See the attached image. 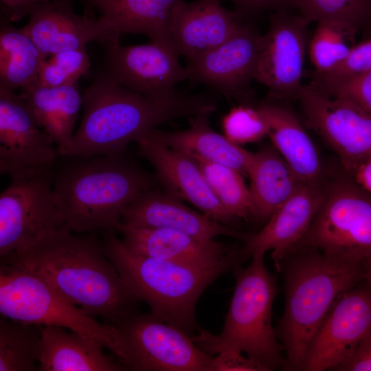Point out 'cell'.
<instances>
[{
    "mask_svg": "<svg viewBox=\"0 0 371 371\" xmlns=\"http://www.w3.org/2000/svg\"><path fill=\"white\" fill-rule=\"evenodd\" d=\"M210 115L201 113L188 118L189 125L184 130L169 132L155 128L151 133L168 146L195 160L227 166L247 175L254 153L214 131L209 122Z\"/></svg>",
    "mask_w": 371,
    "mask_h": 371,
    "instance_id": "cell-25",
    "label": "cell"
},
{
    "mask_svg": "<svg viewBox=\"0 0 371 371\" xmlns=\"http://www.w3.org/2000/svg\"><path fill=\"white\" fill-rule=\"evenodd\" d=\"M170 45L153 42L122 45L104 44L102 70L120 85L154 99H166L178 93L175 87L188 80L186 67Z\"/></svg>",
    "mask_w": 371,
    "mask_h": 371,
    "instance_id": "cell-12",
    "label": "cell"
},
{
    "mask_svg": "<svg viewBox=\"0 0 371 371\" xmlns=\"http://www.w3.org/2000/svg\"><path fill=\"white\" fill-rule=\"evenodd\" d=\"M20 97L27 105L39 126L58 144L60 128L58 105L53 88L43 86L38 79L21 88Z\"/></svg>",
    "mask_w": 371,
    "mask_h": 371,
    "instance_id": "cell-35",
    "label": "cell"
},
{
    "mask_svg": "<svg viewBox=\"0 0 371 371\" xmlns=\"http://www.w3.org/2000/svg\"><path fill=\"white\" fill-rule=\"evenodd\" d=\"M303 247L360 263L371 256V194L341 168L326 177L321 206L295 249Z\"/></svg>",
    "mask_w": 371,
    "mask_h": 371,
    "instance_id": "cell-8",
    "label": "cell"
},
{
    "mask_svg": "<svg viewBox=\"0 0 371 371\" xmlns=\"http://www.w3.org/2000/svg\"><path fill=\"white\" fill-rule=\"evenodd\" d=\"M56 326H41L39 371H122L128 368L95 339Z\"/></svg>",
    "mask_w": 371,
    "mask_h": 371,
    "instance_id": "cell-23",
    "label": "cell"
},
{
    "mask_svg": "<svg viewBox=\"0 0 371 371\" xmlns=\"http://www.w3.org/2000/svg\"><path fill=\"white\" fill-rule=\"evenodd\" d=\"M308 124L338 156L347 173L371 158V115L354 102L327 95L311 85L300 94Z\"/></svg>",
    "mask_w": 371,
    "mask_h": 371,
    "instance_id": "cell-11",
    "label": "cell"
},
{
    "mask_svg": "<svg viewBox=\"0 0 371 371\" xmlns=\"http://www.w3.org/2000/svg\"><path fill=\"white\" fill-rule=\"evenodd\" d=\"M21 27L47 58L52 54L86 48L93 41L119 42L121 34L108 19L74 12L68 0H52L34 8Z\"/></svg>",
    "mask_w": 371,
    "mask_h": 371,
    "instance_id": "cell-17",
    "label": "cell"
},
{
    "mask_svg": "<svg viewBox=\"0 0 371 371\" xmlns=\"http://www.w3.org/2000/svg\"><path fill=\"white\" fill-rule=\"evenodd\" d=\"M333 370L371 371V330L363 338L348 359Z\"/></svg>",
    "mask_w": 371,
    "mask_h": 371,
    "instance_id": "cell-39",
    "label": "cell"
},
{
    "mask_svg": "<svg viewBox=\"0 0 371 371\" xmlns=\"http://www.w3.org/2000/svg\"><path fill=\"white\" fill-rule=\"evenodd\" d=\"M52 0H1V7L4 12L3 19L16 22L23 17L29 15L36 6L48 3Z\"/></svg>",
    "mask_w": 371,
    "mask_h": 371,
    "instance_id": "cell-41",
    "label": "cell"
},
{
    "mask_svg": "<svg viewBox=\"0 0 371 371\" xmlns=\"http://www.w3.org/2000/svg\"><path fill=\"white\" fill-rule=\"evenodd\" d=\"M68 158L52 177L58 207L73 232H118L128 205L154 188L153 178L124 153Z\"/></svg>",
    "mask_w": 371,
    "mask_h": 371,
    "instance_id": "cell-4",
    "label": "cell"
},
{
    "mask_svg": "<svg viewBox=\"0 0 371 371\" xmlns=\"http://www.w3.org/2000/svg\"><path fill=\"white\" fill-rule=\"evenodd\" d=\"M326 179L302 183L273 213L261 231L249 235L241 247L244 259L271 251L274 266L281 271L284 261L304 237L321 206Z\"/></svg>",
    "mask_w": 371,
    "mask_h": 371,
    "instance_id": "cell-18",
    "label": "cell"
},
{
    "mask_svg": "<svg viewBox=\"0 0 371 371\" xmlns=\"http://www.w3.org/2000/svg\"><path fill=\"white\" fill-rule=\"evenodd\" d=\"M269 125L272 146L302 183L320 182L326 178L319 153L303 125L289 109L273 103L257 106Z\"/></svg>",
    "mask_w": 371,
    "mask_h": 371,
    "instance_id": "cell-24",
    "label": "cell"
},
{
    "mask_svg": "<svg viewBox=\"0 0 371 371\" xmlns=\"http://www.w3.org/2000/svg\"><path fill=\"white\" fill-rule=\"evenodd\" d=\"M89 67L86 48L61 52L41 63L38 79L43 86L52 88L74 85L88 72Z\"/></svg>",
    "mask_w": 371,
    "mask_h": 371,
    "instance_id": "cell-33",
    "label": "cell"
},
{
    "mask_svg": "<svg viewBox=\"0 0 371 371\" xmlns=\"http://www.w3.org/2000/svg\"><path fill=\"white\" fill-rule=\"evenodd\" d=\"M309 85L327 95L347 98L371 115V69L335 80Z\"/></svg>",
    "mask_w": 371,
    "mask_h": 371,
    "instance_id": "cell-36",
    "label": "cell"
},
{
    "mask_svg": "<svg viewBox=\"0 0 371 371\" xmlns=\"http://www.w3.org/2000/svg\"><path fill=\"white\" fill-rule=\"evenodd\" d=\"M47 58L21 29L3 19L0 26V87L14 90L38 78Z\"/></svg>",
    "mask_w": 371,
    "mask_h": 371,
    "instance_id": "cell-28",
    "label": "cell"
},
{
    "mask_svg": "<svg viewBox=\"0 0 371 371\" xmlns=\"http://www.w3.org/2000/svg\"><path fill=\"white\" fill-rule=\"evenodd\" d=\"M32 272L56 292L93 317L117 327L137 312L130 291L91 236L74 235L65 225L27 251L1 261Z\"/></svg>",
    "mask_w": 371,
    "mask_h": 371,
    "instance_id": "cell-1",
    "label": "cell"
},
{
    "mask_svg": "<svg viewBox=\"0 0 371 371\" xmlns=\"http://www.w3.org/2000/svg\"><path fill=\"white\" fill-rule=\"evenodd\" d=\"M118 232L129 248L153 258L199 265H213L230 260H245L241 247L201 239L173 229L122 223Z\"/></svg>",
    "mask_w": 371,
    "mask_h": 371,
    "instance_id": "cell-21",
    "label": "cell"
},
{
    "mask_svg": "<svg viewBox=\"0 0 371 371\" xmlns=\"http://www.w3.org/2000/svg\"><path fill=\"white\" fill-rule=\"evenodd\" d=\"M262 43V35L250 25L242 28L223 43L188 59V80L205 85L240 104H250L251 82Z\"/></svg>",
    "mask_w": 371,
    "mask_h": 371,
    "instance_id": "cell-15",
    "label": "cell"
},
{
    "mask_svg": "<svg viewBox=\"0 0 371 371\" xmlns=\"http://www.w3.org/2000/svg\"><path fill=\"white\" fill-rule=\"evenodd\" d=\"M54 144L20 95L0 87V172L12 177L52 169L59 157Z\"/></svg>",
    "mask_w": 371,
    "mask_h": 371,
    "instance_id": "cell-16",
    "label": "cell"
},
{
    "mask_svg": "<svg viewBox=\"0 0 371 371\" xmlns=\"http://www.w3.org/2000/svg\"><path fill=\"white\" fill-rule=\"evenodd\" d=\"M195 161L212 192L229 214L236 220L254 217L249 188L240 172L221 164Z\"/></svg>",
    "mask_w": 371,
    "mask_h": 371,
    "instance_id": "cell-30",
    "label": "cell"
},
{
    "mask_svg": "<svg viewBox=\"0 0 371 371\" xmlns=\"http://www.w3.org/2000/svg\"><path fill=\"white\" fill-rule=\"evenodd\" d=\"M234 11L221 0L179 1L172 13L168 35L171 45L187 59L203 54L229 38L244 25Z\"/></svg>",
    "mask_w": 371,
    "mask_h": 371,
    "instance_id": "cell-20",
    "label": "cell"
},
{
    "mask_svg": "<svg viewBox=\"0 0 371 371\" xmlns=\"http://www.w3.org/2000/svg\"><path fill=\"white\" fill-rule=\"evenodd\" d=\"M371 330V289L363 280L334 302L307 348L303 370H333Z\"/></svg>",
    "mask_w": 371,
    "mask_h": 371,
    "instance_id": "cell-14",
    "label": "cell"
},
{
    "mask_svg": "<svg viewBox=\"0 0 371 371\" xmlns=\"http://www.w3.org/2000/svg\"><path fill=\"white\" fill-rule=\"evenodd\" d=\"M363 265L364 280L371 289V256L367 258Z\"/></svg>",
    "mask_w": 371,
    "mask_h": 371,
    "instance_id": "cell-43",
    "label": "cell"
},
{
    "mask_svg": "<svg viewBox=\"0 0 371 371\" xmlns=\"http://www.w3.org/2000/svg\"><path fill=\"white\" fill-rule=\"evenodd\" d=\"M41 326L1 316L0 371L38 370Z\"/></svg>",
    "mask_w": 371,
    "mask_h": 371,
    "instance_id": "cell-29",
    "label": "cell"
},
{
    "mask_svg": "<svg viewBox=\"0 0 371 371\" xmlns=\"http://www.w3.org/2000/svg\"><path fill=\"white\" fill-rule=\"evenodd\" d=\"M216 371H265L264 368L243 353L219 354L215 357Z\"/></svg>",
    "mask_w": 371,
    "mask_h": 371,
    "instance_id": "cell-40",
    "label": "cell"
},
{
    "mask_svg": "<svg viewBox=\"0 0 371 371\" xmlns=\"http://www.w3.org/2000/svg\"><path fill=\"white\" fill-rule=\"evenodd\" d=\"M247 176L254 218L260 221H268L302 183L272 145L254 153Z\"/></svg>",
    "mask_w": 371,
    "mask_h": 371,
    "instance_id": "cell-26",
    "label": "cell"
},
{
    "mask_svg": "<svg viewBox=\"0 0 371 371\" xmlns=\"http://www.w3.org/2000/svg\"><path fill=\"white\" fill-rule=\"evenodd\" d=\"M308 23L288 10L276 12L262 43L254 80L268 89L270 100H298Z\"/></svg>",
    "mask_w": 371,
    "mask_h": 371,
    "instance_id": "cell-13",
    "label": "cell"
},
{
    "mask_svg": "<svg viewBox=\"0 0 371 371\" xmlns=\"http://www.w3.org/2000/svg\"><path fill=\"white\" fill-rule=\"evenodd\" d=\"M101 245L132 294L151 313L192 336L199 329L196 302L217 278L242 262L199 265L150 258L129 248L114 232H103Z\"/></svg>",
    "mask_w": 371,
    "mask_h": 371,
    "instance_id": "cell-5",
    "label": "cell"
},
{
    "mask_svg": "<svg viewBox=\"0 0 371 371\" xmlns=\"http://www.w3.org/2000/svg\"><path fill=\"white\" fill-rule=\"evenodd\" d=\"M131 355V370L216 371L215 357L199 348L186 334L151 313L138 311L117 327Z\"/></svg>",
    "mask_w": 371,
    "mask_h": 371,
    "instance_id": "cell-10",
    "label": "cell"
},
{
    "mask_svg": "<svg viewBox=\"0 0 371 371\" xmlns=\"http://www.w3.org/2000/svg\"><path fill=\"white\" fill-rule=\"evenodd\" d=\"M122 223L138 227L173 229L203 240L226 236L245 241L249 236L190 209L168 192L154 188L143 192L128 205L122 215Z\"/></svg>",
    "mask_w": 371,
    "mask_h": 371,
    "instance_id": "cell-22",
    "label": "cell"
},
{
    "mask_svg": "<svg viewBox=\"0 0 371 371\" xmlns=\"http://www.w3.org/2000/svg\"><path fill=\"white\" fill-rule=\"evenodd\" d=\"M82 100L80 124L63 157L124 153L130 143L158 126L198 114L212 115L217 106L215 99L205 94L148 98L116 83L101 69Z\"/></svg>",
    "mask_w": 371,
    "mask_h": 371,
    "instance_id": "cell-2",
    "label": "cell"
},
{
    "mask_svg": "<svg viewBox=\"0 0 371 371\" xmlns=\"http://www.w3.org/2000/svg\"><path fill=\"white\" fill-rule=\"evenodd\" d=\"M371 69V38L353 45L346 58L335 69L324 74H311L310 84L335 80Z\"/></svg>",
    "mask_w": 371,
    "mask_h": 371,
    "instance_id": "cell-37",
    "label": "cell"
},
{
    "mask_svg": "<svg viewBox=\"0 0 371 371\" xmlns=\"http://www.w3.org/2000/svg\"><path fill=\"white\" fill-rule=\"evenodd\" d=\"M224 135L243 145L258 142L269 133V123L258 106L240 104L232 108L222 120Z\"/></svg>",
    "mask_w": 371,
    "mask_h": 371,
    "instance_id": "cell-34",
    "label": "cell"
},
{
    "mask_svg": "<svg viewBox=\"0 0 371 371\" xmlns=\"http://www.w3.org/2000/svg\"><path fill=\"white\" fill-rule=\"evenodd\" d=\"M362 189L371 194V158H369L348 173Z\"/></svg>",
    "mask_w": 371,
    "mask_h": 371,
    "instance_id": "cell-42",
    "label": "cell"
},
{
    "mask_svg": "<svg viewBox=\"0 0 371 371\" xmlns=\"http://www.w3.org/2000/svg\"><path fill=\"white\" fill-rule=\"evenodd\" d=\"M343 26L331 21L317 22L308 41V52L314 67L313 73L324 74L338 67L348 56L354 38Z\"/></svg>",
    "mask_w": 371,
    "mask_h": 371,
    "instance_id": "cell-32",
    "label": "cell"
},
{
    "mask_svg": "<svg viewBox=\"0 0 371 371\" xmlns=\"http://www.w3.org/2000/svg\"><path fill=\"white\" fill-rule=\"evenodd\" d=\"M86 1L100 16L109 19L120 34H141L151 41L171 45L169 24L174 8L181 0Z\"/></svg>",
    "mask_w": 371,
    "mask_h": 371,
    "instance_id": "cell-27",
    "label": "cell"
},
{
    "mask_svg": "<svg viewBox=\"0 0 371 371\" xmlns=\"http://www.w3.org/2000/svg\"><path fill=\"white\" fill-rule=\"evenodd\" d=\"M285 305L275 329L285 351L282 370H303L308 345L336 300L364 280L363 265L303 247L284 261Z\"/></svg>",
    "mask_w": 371,
    "mask_h": 371,
    "instance_id": "cell-3",
    "label": "cell"
},
{
    "mask_svg": "<svg viewBox=\"0 0 371 371\" xmlns=\"http://www.w3.org/2000/svg\"><path fill=\"white\" fill-rule=\"evenodd\" d=\"M241 18L265 10L282 11L295 8L296 0H229Z\"/></svg>",
    "mask_w": 371,
    "mask_h": 371,
    "instance_id": "cell-38",
    "label": "cell"
},
{
    "mask_svg": "<svg viewBox=\"0 0 371 371\" xmlns=\"http://www.w3.org/2000/svg\"><path fill=\"white\" fill-rule=\"evenodd\" d=\"M264 257L254 255L248 266L234 269L235 289L221 332L200 330L191 339L209 355L245 353L268 371L282 368L284 358L271 323L277 278L268 270Z\"/></svg>",
    "mask_w": 371,
    "mask_h": 371,
    "instance_id": "cell-6",
    "label": "cell"
},
{
    "mask_svg": "<svg viewBox=\"0 0 371 371\" xmlns=\"http://www.w3.org/2000/svg\"><path fill=\"white\" fill-rule=\"evenodd\" d=\"M0 313L14 321L60 326L93 338L130 370V352L117 328L97 322L32 272L1 265Z\"/></svg>",
    "mask_w": 371,
    "mask_h": 371,
    "instance_id": "cell-7",
    "label": "cell"
},
{
    "mask_svg": "<svg viewBox=\"0 0 371 371\" xmlns=\"http://www.w3.org/2000/svg\"><path fill=\"white\" fill-rule=\"evenodd\" d=\"M136 143L139 154L154 167L166 192L190 203L216 222L232 227L237 221L220 203L193 158L168 146L151 131Z\"/></svg>",
    "mask_w": 371,
    "mask_h": 371,
    "instance_id": "cell-19",
    "label": "cell"
},
{
    "mask_svg": "<svg viewBox=\"0 0 371 371\" xmlns=\"http://www.w3.org/2000/svg\"><path fill=\"white\" fill-rule=\"evenodd\" d=\"M295 8L308 24L334 22L354 36L371 29V0H296Z\"/></svg>",
    "mask_w": 371,
    "mask_h": 371,
    "instance_id": "cell-31",
    "label": "cell"
},
{
    "mask_svg": "<svg viewBox=\"0 0 371 371\" xmlns=\"http://www.w3.org/2000/svg\"><path fill=\"white\" fill-rule=\"evenodd\" d=\"M52 173V169H45L10 177V183L1 192V260L27 251L65 225Z\"/></svg>",
    "mask_w": 371,
    "mask_h": 371,
    "instance_id": "cell-9",
    "label": "cell"
}]
</instances>
